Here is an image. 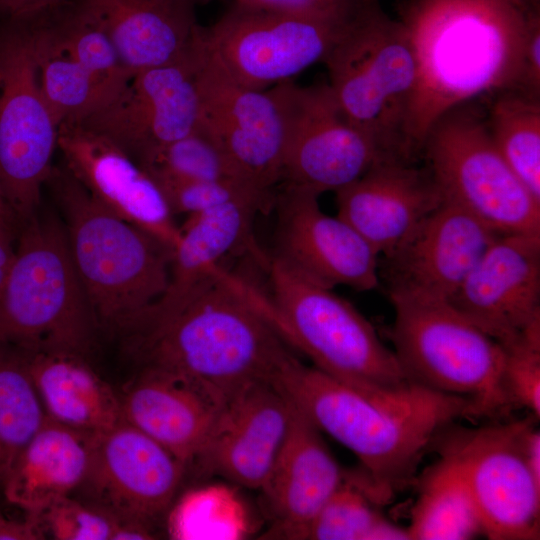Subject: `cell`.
Masks as SVG:
<instances>
[{"mask_svg": "<svg viewBox=\"0 0 540 540\" xmlns=\"http://www.w3.org/2000/svg\"><path fill=\"white\" fill-rule=\"evenodd\" d=\"M118 336L136 370L194 379L227 402L271 382L295 355L269 295L220 265L188 297L151 305Z\"/></svg>", "mask_w": 540, "mask_h": 540, "instance_id": "obj_1", "label": "cell"}, {"mask_svg": "<svg viewBox=\"0 0 540 540\" xmlns=\"http://www.w3.org/2000/svg\"><path fill=\"white\" fill-rule=\"evenodd\" d=\"M539 0H401L417 79L405 135L413 159L446 112L483 95L517 90L524 42Z\"/></svg>", "mask_w": 540, "mask_h": 540, "instance_id": "obj_2", "label": "cell"}, {"mask_svg": "<svg viewBox=\"0 0 540 540\" xmlns=\"http://www.w3.org/2000/svg\"><path fill=\"white\" fill-rule=\"evenodd\" d=\"M271 383L321 432L357 457L362 485L377 505L415 478L427 449L451 424L480 418L465 397L415 383L396 390H358L296 356Z\"/></svg>", "mask_w": 540, "mask_h": 540, "instance_id": "obj_3", "label": "cell"}, {"mask_svg": "<svg viewBox=\"0 0 540 540\" xmlns=\"http://www.w3.org/2000/svg\"><path fill=\"white\" fill-rule=\"evenodd\" d=\"M100 329L118 334L165 292L172 250L97 202L64 168L48 181Z\"/></svg>", "mask_w": 540, "mask_h": 540, "instance_id": "obj_4", "label": "cell"}, {"mask_svg": "<svg viewBox=\"0 0 540 540\" xmlns=\"http://www.w3.org/2000/svg\"><path fill=\"white\" fill-rule=\"evenodd\" d=\"M99 330L62 220L37 213L18 223L14 257L0 286V343L87 357Z\"/></svg>", "mask_w": 540, "mask_h": 540, "instance_id": "obj_5", "label": "cell"}, {"mask_svg": "<svg viewBox=\"0 0 540 540\" xmlns=\"http://www.w3.org/2000/svg\"><path fill=\"white\" fill-rule=\"evenodd\" d=\"M323 63L346 117L390 156L413 162L405 128L417 68L400 20L379 0H359Z\"/></svg>", "mask_w": 540, "mask_h": 540, "instance_id": "obj_6", "label": "cell"}, {"mask_svg": "<svg viewBox=\"0 0 540 540\" xmlns=\"http://www.w3.org/2000/svg\"><path fill=\"white\" fill-rule=\"evenodd\" d=\"M393 352L411 383L471 400L480 418L513 406L503 383L504 349L448 301L390 295Z\"/></svg>", "mask_w": 540, "mask_h": 540, "instance_id": "obj_7", "label": "cell"}, {"mask_svg": "<svg viewBox=\"0 0 540 540\" xmlns=\"http://www.w3.org/2000/svg\"><path fill=\"white\" fill-rule=\"evenodd\" d=\"M270 300L288 342L314 367L363 391L396 390L411 382L393 350L349 301L270 258Z\"/></svg>", "mask_w": 540, "mask_h": 540, "instance_id": "obj_8", "label": "cell"}, {"mask_svg": "<svg viewBox=\"0 0 540 540\" xmlns=\"http://www.w3.org/2000/svg\"><path fill=\"white\" fill-rule=\"evenodd\" d=\"M421 153L444 199L499 234L540 235V201L497 150L480 107L468 102L443 114Z\"/></svg>", "mask_w": 540, "mask_h": 540, "instance_id": "obj_9", "label": "cell"}, {"mask_svg": "<svg viewBox=\"0 0 540 540\" xmlns=\"http://www.w3.org/2000/svg\"><path fill=\"white\" fill-rule=\"evenodd\" d=\"M353 12L317 17L235 1L198 31L207 52L233 79L266 90L323 62Z\"/></svg>", "mask_w": 540, "mask_h": 540, "instance_id": "obj_10", "label": "cell"}, {"mask_svg": "<svg viewBox=\"0 0 540 540\" xmlns=\"http://www.w3.org/2000/svg\"><path fill=\"white\" fill-rule=\"evenodd\" d=\"M535 419L532 415L510 423L442 433L441 458L459 474L482 534L489 539H539L540 484L524 453V434Z\"/></svg>", "mask_w": 540, "mask_h": 540, "instance_id": "obj_11", "label": "cell"}, {"mask_svg": "<svg viewBox=\"0 0 540 540\" xmlns=\"http://www.w3.org/2000/svg\"><path fill=\"white\" fill-rule=\"evenodd\" d=\"M59 129L38 85L31 33L10 34L0 45V191L17 223L39 213Z\"/></svg>", "mask_w": 540, "mask_h": 540, "instance_id": "obj_12", "label": "cell"}, {"mask_svg": "<svg viewBox=\"0 0 540 540\" xmlns=\"http://www.w3.org/2000/svg\"><path fill=\"white\" fill-rule=\"evenodd\" d=\"M274 87L285 117L283 184L319 196L335 193L372 166L399 160L346 117L327 83L300 86L287 80Z\"/></svg>", "mask_w": 540, "mask_h": 540, "instance_id": "obj_13", "label": "cell"}, {"mask_svg": "<svg viewBox=\"0 0 540 540\" xmlns=\"http://www.w3.org/2000/svg\"><path fill=\"white\" fill-rule=\"evenodd\" d=\"M199 64L196 27L180 57L133 74L117 95L74 124L104 136L140 164L199 128Z\"/></svg>", "mask_w": 540, "mask_h": 540, "instance_id": "obj_14", "label": "cell"}, {"mask_svg": "<svg viewBox=\"0 0 540 540\" xmlns=\"http://www.w3.org/2000/svg\"><path fill=\"white\" fill-rule=\"evenodd\" d=\"M197 37L201 128L250 183L276 193L282 182L285 117L275 87L257 90L237 82L207 52L198 28Z\"/></svg>", "mask_w": 540, "mask_h": 540, "instance_id": "obj_15", "label": "cell"}, {"mask_svg": "<svg viewBox=\"0 0 540 540\" xmlns=\"http://www.w3.org/2000/svg\"><path fill=\"white\" fill-rule=\"evenodd\" d=\"M187 468L168 449L121 420L96 433L83 500L114 516L156 528L175 502Z\"/></svg>", "mask_w": 540, "mask_h": 540, "instance_id": "obj_16", "label": "cell"}, {"mask_svg": "<svg viewBox=\"0 0 540 540\" xmlns=\"http://www.w3.org/2000/svg\"><path fill=\"white\" fill-rule=\"evenodd\" d=\"M318 198L309 190L283 184L274 203L277 220L270 258L330 289L377 288L378 254L343 219L323 212Z\"/></svg>", "mask_w": 540, "mask_h": 540, "instance_id": "obj_17", "label": "cell"}, {"mask_svg": "<svg viewBox=\"0 0 540 540\" xmlns=\"http://www.w3.org/2000/svg\"><path fill=\"white\" fill-rule=\"evenodd\" d=\"M499 235L444 199L384 256L389 295L448 301Z\"/></svg>", "mask_w": 540, "mask_h": 540, "instance_id": "obj_18", "label": "cell"}, {"mask_svg": "<svg viewBox=\"0 0 540 540\" xmlns=\"http://www.w3.org/2000/svg\"><path fill=\"white\" fill-rule=\"evenodd\" d=\"M505 347L540 324V235L501 234L448 300Z\"/></svg>", "mask_w": 540, "mask_h": 540, "instance_id": "obj_19", "label": "cell"}, {"mask_svg": "<svg viewBox=\"0 0 540 540\" xmlns=\"http://www.w3.org/2000/svg\"><path fill=\"white\" fill-rule=\"evenodd\" d=\"M58 149L66 171L97 202L174 250L180 227L156 181L130 155L74 123L60 126Z\"/></svg>", "mask_w": 540, "mask_h": 540, "instance_id": "obj_20", "label": "cell"}, {"mask_svg": "<svg viewBox=\"0 0 540 540\" xmlns=\"http://www.w3.org/2000/svg\"><path fill=\"white\" fill-rule=\"evenodd\" d=\"M120 399L122 419L163 445L187 471L228 404L199 381L157 369H137Z\"/></svg>", "mask_w": 540, "mask_h": 540, "instance_id": "obj_21", "label": "cell"}, {"mask_svg": "<svg viewBox=\"0 0 540 540\" xmlns=\"http://www.w3.org/2000/svg\"><path fill=\"white\" fill-rule=\"evenodd\" d=\"M291 402L271 382L253 383L230 400L194 465L261 490L286 439Z\"/></svg>", "mask_w": 540, "mask_h": 540, "instance_id": "obj_22", "label": "cell"}, {"mask_svg": "<svg viewBox=\"0 0 540 540\" xmlns=\"http://www.w3.org/2000/svg\"><path fill=\"white\" fill-rule=\"evenodd\" d=\"M337 216L378 254H388L444 196L429 169L410 161L372 166L335 192Z\"/></svg>", "mask_w": 540, "mask_h": 540, "instance_id": "obj_23", "label": "cell"}, {"mask_svg": "<svg viewBox=\"0 0 540 540\" xmlns=\"http://www.w3.org/2000/svg\"><path fill=\"white\" fill-rule=\"evenodd\" d=\"M320 432L292 404L286 439L261 489L274 518L271 538L293 539L346 479Z\"/></svg>", "mask_w": 540, "mask_h": 540, "instance_id": "obj_24", "label": "cell"}, {"mask_svg": "<svg viewBox=\"0 0 540 540\" xmlns=\"http://www.w3.org/2000/svg\"><path fill=\"white\" fill-rule=\"evenodd\" d=\"M133 74L169 63L191 45L198 23L192 0H80Z\"/></svg>", "mask_w": 540, "mask_h": 540, "instance_id": "obj_25", "label": "cell"}, {"mask_svg": "<svg viewBox=\"0 0 540 540\" xmlns=\"http://www.w3.org/2000/svg\"><path fill=\"white\" fill-rule=\"evenodd\" d=\"M271 208L261 200L241 198L189 215L172 253L168 286L153 304L165 307L180 302L225 255L238 249L250 251L266 270L270 258L256 244L252 224L257 213Z\"/></svg>", "mask_w": 540, "mask_h": 540, "instance_id": "obj_26", "label": "cell"}, {"mask_svg": "<svg viewBox=\"0 0 540 540\" xmlns=\"http://www.w3.org/2000/svg\"><path fill=\"white\" fill-rule=\"evenodd\" d=\"M95 435L46 417L4 482L6 499L38 518L54 502L76 493L89 470Z\"/></svg>", "mask_w": 540, "mask_h": 540, "instance_id": "obj_27", "label": "cell"}, {"mask_svg": "<svg viewBox=\"0 0 540 540\" xmlns=\"http://www.w3.org/2000/svg\"><path fill=\"white\" fill-rule=\"evenodd\" d=\"M23 351L48 419L91 433L110 429L122 420L120 394L90 366L86 356Z\"/></svg>", "mask_w": 540, "mask_h": 540, "instance_id": "obj_28", "label": "cell"}, {"mask_svg": "<svg viewBox=\"0 0 540 540\" xmlns=\"http://www.w3.org/2000/svg\"><path fill=\"white\" fill-rule=\"evenodd\" d=\"M406 530L409 540H466L482 534L468 491L447 460L441 458L422 480Z\"/></svg>", "mask_w": 540, "mask_h": 540, "instance_id": "obj_29", "label": "cell"}, {"mask_svg": "<svg viewBox=\"0 0 540 540\" xmlns=\"http://www.w3.org/2000/svg\"><path fill=\"white\" fill-rule=\"evenodd\" d=\"M30 33L38 85L46 103L60 126L82 121L101 104L94 80L61 47L54 28Z\"/></svg>", "mask_w": 540, "mask_h": 540, "instance_id": "obj_30", "label": "cell"}, {"mask_svg": "<svg viewBox=\"0 0 540 540\" xmlns=\"http://www.w3.org/2000/svg\"><path fill=\"white\" fill-rule=\"evenodd\" d=\"M45 419L24 351L0 343V488Z\"/></svg>", "mask_w": 540, "mask_h": 540, "instance_id": "obj_31", "label": "cell"}, {"mask_svg": "<svg viewBox=\"0 0 540 540\" xmlns=\"http://www.w3.org/2000/svg\"><path fill=\"white\" fill-rule=\"evenodd\" d=\"M494 96L486 114L492 140L519 180L540 201V100L516 90Z\"/></svg>", "mask_w": 540, "mask_h": 540, "instance_id": "obj_32", "label": "cell"}, {"mask_svg": "<svg viewBox=\"0 0 540 540\" xmlns=\"http://www.w3.org/2000/svg\"><path fill=\"white\" fill-rule=\"evenodd\" d=\"M376 505L355 477L346 473L341 486L293 539H409L406 528L389 522L378 512Z\"/></svg>", "mask_w": 540, "mask_h": 540, "instance_id": "obj_33", "label": "cell"}, {"mask_svg": "<svg viewBox=\"0 0 540 540\" xmlns=\"http://www.w3.org/2000/svg\"><path fill=\"white\" fill-rule=\"evenodd\" d=\"M54 31L65 52L94 80L101 98L98 108L117 95L132 77L110 37L79 5Z\"/></svg>", "mask_w": 540, "mask_h": 540, "instance_id": "obj_34", "label": "cell"}, {"mask_svg": "<svg viewBox=\"0 0 540 540\" xmlns=\"http://www.w3.org/2000/svg\"><path fill=\"white\" fill-rule=\"evenodd\" d=\"M139 165L153 178L229 181L257 188L240 173L201 126L160 148Z\"/></svg>", "mask_w": 540, "mask_h": 540, "instance_id": "obj_35", "label": "cell"}, {"mask_svg": "<svg viewBox=\"0 0 540 540\" xmlns=\"http://www.w3.org/2000/svg\"><path fill=\"white\" fill-rule=\"evenodd\" d=\"M41 527L57 540H147L156 539V528L122 520L113 514L71 496L60 499L38 517Z\"/></svg>", "mask_w": 540, "mask_h": 540, "instance_id": "obj_36", "label": "cell"}, {"mask_svg": "<svg viewBox=\"0 0 540 540\" xmlns=\"http://www.w3.org/2000/svg\"><path fill=\"white\" fill-rule=\"evenodd\" d=\"M153 179L160 187L173 215L189 216L241 198L258 199L274 207L277 193H268L250 185L229 181Z\"/></svg>", "mask_w": 540, "mask_h": 540, "instance_id": "obj_37", "label": "cell"}, {"mask_svg": "<svg viewBox=\"0 0 540 540\" xmlns=\"http://www.w3.org/2000/svg\"><path fill=\"white\" fill-rule=\"evenodd\" d=\"M503 383L515 408L540 416V324L503 347Z\"/></svg>", "mask_w": 540, "mask_h": 540, "instance_id": "obj_38", "label": "cell"}, {"mask_svg": "<svg viewBox=\"0 0 540 540\" xmlns=\"http://www.w3.org/2000/svg\"><path fill=\"white\" fill-rule=\"evenodd\" d=\"M267 9L317 17H345L353 12L358 0H235Z\"/></svg>", "mask_w": 540, "mask_h": 540, "instance_id": "obj_39", "label": "cell"}, {"mask_svg": "<svg viewBox=\"0 0 540 540\" xmlns=\"http://www.w3.org/2000/svg\"><path fill=\"white\" fill-rule=\"evenodd\" d=\"M516 91L540 100V10L533 14L528 25L521 78Z\"/></svg>", "mask_w": 540, "mask_h": 540, "instance_id": "obj_40", "label": "cell"}, {"mask_svg": "<svg viewBox=\"0 0 540 540\" xmlns=\"http://www.w3.org/2000/svg\"><path fill=\"white\" fill-rule=\"evenodd\" d=\"M62 0H0V12L13 19H30L56 9Z\"/></svg>", "mask_w": 540, "mask_h": 540, "instance_id": "obj_41", "label": "cell"}, {"mask_svg": "<svg viewBox=\"0 0 540 540\" xmlns=\"http://www.w3.org/2000/svg\"><path fill=\"white\" fill-rule=\"evenodd\" d=\"M45 538L38 518L27 516L24 521L6 518L0 512V540H39Z\"/></svg>", "mask_w": 540, "mask_h": 540, "instance_id": "obj_42", "label": "cell"}, {"mask_svg": "<svg viewBox=\"0 0 540 540\" xmlns=\"http://www.w3.org/2000/svg\"><path fill=\"white\" fill-rule=\"evenodd\" d=\"M17 226L13 221H0V286L14 257Z\"/></svg>", "mask_w": 540, "mask_h": 540, "instance_id": "obj_43", "label": "cell"}, {"mask_svg": "<svg viewBox=\"0 0 540 540\" xmlns=\"http://www.w3.org/2000/svg\"><path fill=\"white\" fill-rule=\"evenodd\" d=\"M0 221H13L16 222V219L8 207L1 191H0ZM18 224V223H17Z\"/></svg>", "mask_w": 540, "mask_h": 540, "instance_id": "obj_44", "label": "cell"}]
</instances>
